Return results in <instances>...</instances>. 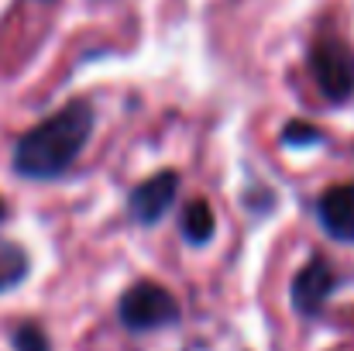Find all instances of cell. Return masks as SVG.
<instances>
[{"label":"cell","instance_id":"obj_8","mask_svg":"<svg viewBox=\"0 0 354 351\" xmlns=\"http://www.w3.org/2000/svg\"><path fill=\"white\" fill-rule=\"evenodd\" d=\"M24 276H28V255H24V248L0 237V293L3 289H14Z\"/></svg>","mask_w":354,"mask_h":351},{"label":"cell","instance_id":"obj_9","mask_svg":"<svg viewBox=\"0 0 354 351\" xmlns=\"http://www.w3.org/2000/svg\"><path fill=\"white\" fill-rule=\"evenodd\" d=\"M14 345H17V351H48L45 334H41L35 324H24V327L14 334Z\"/></svg>","mask_w":354,"mask_h":351},{"label":"cell","instance_id":"obj_11","mask_svg":"<svg viewBox=\"0 0 354 351\" xmlns=\"http://www.w3.org/2000/svg\"><path fill=\"white\" fill-rule=\"evenodd\" d=\"M3 217H7V204L0 200V221H3Z\"/></svg>","mask_w":354,"mask_h":351},{"label":"cell","instance_id":"obj_5","mask_svg":"<svg viewBox=\"0 0 354 351\" xmlns=\"http://www.w3.org/2000/svg\"><path fill=\"white\" fill-rule=\"evenodd\" d=\"M334 282H337L334 279V269L324 258H310L299 269V276L292 279V303H296V310L306 314V317L320 314L324 303H327V296L334 293Z\"/></svg>","mask_w":354,"mask_h":351},{"label":"cell","instance_id":"obj_2","mask_svg":"<svg viewBox=\"0 0 354 351\" xmlns=\"http://www.w3.org/2000/svg\"><path fill=\"white\" fill-rule=\"evenodd\" d=\"M310 69L327 100L344 104L354 97V48L341 38H320L310 52Z\"/></svg>","mask_w":354,"mask_h":351},{"label":"cell","instance_id":"obj_1","mask_svg":"<svg viewBox=\"0 0 354 351\" xmlns=\"http://www.w3.org/2000/svg\"><path fill=\"white\" fill-rule=\"evenodd\" d=\"M90 131L93 107L76 100L21 134L14 148V169L28 179H55L76 162V155L90 141Z\"/></svg>","mask_w":354,"mask_h":351},{"label":"cell","instance_id":"obj_10","mask_svg":"<svg viewBox=\"0 0 354 351\" xmlns=\"http://www.w3.org/2000/svg\"><path fill=\"white\" fill-rule=\"evenodd\" d=\"M282 141H286V145H306V141L313 145V141H320V131L310 127V124H286Z\"/></svg>","mask_w":354,"mask_h":351},{"label":"cell","instance_id":"obj_7","mask_svg":"<svg viewBox=\"0 0 354 351\" xmlns=\"http://www.w3.org/2000/svg\"><path fill=\"white\" fill-rule=\"evenodd\" d=\"M214 210H210V204L207 200H193L186 210H183V234H186V241H193V244H207L210 237H214Z\"/></svg>","mask_w":354,"mask_h":351},{"label":"cell","instance_id":"obj_3","mask_svg":"<svg viewBox=\"0 0 354 351\" xmlns=\"http://www.w3.org/2000/svg\"><path fill=\"white\" fill-rule=\"evenodd\" d=\"M120 321L131 331H155L179 321V303L158 282H138L120 296Z\"/></svg>","mask_w":354,"mask_h":351},{"label":"cell","instance_id":"obj_6","mask_svg":"<svg viewBox=\"0 0 354 351\" xmlns=\"http://www.w3.org/2000/svg\"><path fill=\"white\" fill-rule=\"evenodd\" d=\"M324 231L337 241H354V183L330 186L317 204Z\"/></svg>","mask_w":354,"mask_h":351},{"label":"cell","instance_id":"obj_4","mask_svg":"<svg viewBox=\"0 0 354 351\" xmlns=\"http://www.w3.org/2000/svg\"><path fill=\"white\" fill-rule=\"evenodd\" d=\"M176 190H179V176L176 172H158V176L138 183L131 190V200H127L131 217L141 221V224H158L165 217V210L172 207Z\"/></svg>","mask_w":354,"mask_h":351}]
</instances>
